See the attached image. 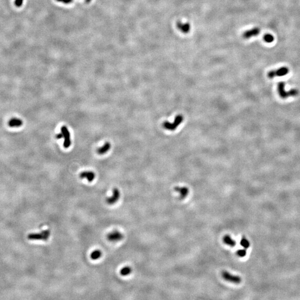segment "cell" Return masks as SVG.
Returning <instances> with one entry per match:
<instances>
[{
  "label": "cell",
  "instance_id": "277c9868",
  "mask_svg": "<svg viewBox=\"0 0 300 300\" xmlns=\"http://www.w3.org/2000/svg\"><path fill=\"white\" fill-rule=\"evenodd\" d=\"M61 133L63 135V138H64V148H70L71 144V136H70V133L69 132V130L67 127L65 126H63L61 127Z\"/></svg>",
  "mask_w": 300,
  "mask_h": 300
},
{
  "label": "cell",
  "instance_id": "ffe728a7",
  "mask_svg": "<svg viewBox=\"0 0 300 300\" xmlns=\"http://www.w3.org/2000/svg\"><path fill=\"white\" fill-rule=\"evenodd\" d=\"M23 2V0H15L14 3H15V5L16 7H20L22 5Z\"/></svg>",
  "mask_w": 300,
  "mask_h": 300
},
{
  "label": "cell",
  "instance_id": "3957f363",
  "mask_svg": "<svg viewBox=\"0 0 300 300\" xmlns=\"http://www.w3.org/2000/svg\"><path fill=\"white\" fill-rule=\"evenodd\" d=\"M222 277L224 280L228 282L234 283L235 284H239L241 282V278L236 275H232L230 272L226 271H223L221 273Z\"/></svg>",
  "mask_w": 300,
  "mask_h": 300
},
{
  "label": "cell",
  "instance_id": "44dd1931",
  "mask_svg": "<svg viewBox=\"0 0 300 300\" xmlns=\"http://www.w3.org/2000/svg\"><path fill=\"white\" fill-rule=\"evenodd\" d=\"M56 138H57V139H61V138H63V135H62V133H60L59 134L56 135Z\"/></svg>",
  "mask_w": 300,
  "mask_h": 300
},
{
  "label": "cell",
  "instance_id": "4fadbf2b",
  "mask_svg": "<svg viewBox=\"0 0 300 300\" xmlns=\"http://www.w3.org/2000/svg\"><path fill=\"white\" fill-rule=\"evenodd\" d=\"M223 241H224V242L225 244H226L229 246L232 247L235 246V245L236 244V241H235L234 240L232 239L231 237L229 235H226L224 237Z\"/></svg>",
  "mask_w": 300,
  "mask_h": 300
},
{
  "label": "cell",
  "instance_id": "7a4b0ae2",
  "mask_svg": "<svg viewBox=\"0 0 300 300\" xmlns=\"http://www.w3.org/2000/svg\"><path fill=\"white\" fill-rule=\"evenodd\" d=\"M289 72V69L287 67H281L276 70H272L268 72L267 77L270 79H274L275 77L284 76Z\"/></svg>",
  "mask_w": 300,
  "mask_h": 300
},
{
  "label": "cell",
  "instance_id": "8fae6325",
  "mask_svg": "<svg viewBox=\"0 0 300 300\" xmlns=\"http://www.w3.org/2000/svg\"><path fill=\"white\" fill-rule=\"evenodd\" d=\"M81 178H86L89 182H92L95 178V174L92 171H84L80 173Z\"/></svg>",
  "mask_w": 300,
  "mask_h": 300
},
{
  "label": "cell",
  "instance_id": "2e32d148",
  "mask_svg": "<svg viewBox=\"0 0 300 300\" xmlns=\"http://www.w3.org/2000/svg\"><path fill=\"white\" fill-rule=\"evenodd\" d=\"M131 272H132V269L131 267L129 266H125L123 267L120 271V274L122 276H125L130 275Z\"/></svg>",
  "mask_w": 300,
  "mask_h": 300
},
{
  "label": "cell",
  "instance_id": "6da1fadb",
  "mask_svg": "<svg viewBox=\"0 0 300 300\" xmlns=\"http://www.w3.org/2000/svg\"><path fill=\"white\" fill-rule=\"evenodd\" d=\"M50 230H46L41 231L40 233L30 234L28 235V239L30 240H42L47 241L50 236Z\"/></svg>",
  "mask_w": 300,
  "mask_h": 300
},
{
  "label": "cell",
  "instance_id": "7c38bea8",
  "mask_svg": "<svg viewBox=\"0 0 300 300\" xmlns=\"http://www.w3.org/2000/svg\"><path fill=\"white\" fill-rule=\"evenodd\" d=\"M8 124L10 127L15 128V127H19L23 125V122L22 120L19 119L18 118L13 117L10 120Z\"/></svg>",
  "mask_w": 300,
  "mask_h": 300
},
{
  "label": "cell",
  "instance_id": "8992f818",
  "mask_svg": "<svg viewBox=\"0 0 300 300\" xmlns=\"http://www.w3.org/2000/svg\"><path fill=\"white\" fill-rule=\"evenodd\" d=\"M277 91L281 98L282 99H287L290 96V90L288 91H286L285 90V83L284 82L281 81L278 82L277 85Z\"/></svg>",
  "mask_w": 300,
  "mask_h": 300
},
{
  "label": "cell",
  "instance_id": "30bf717a",
  "mask_svg": "<svg viewBox=\"0 0 300 300\" xmlns=\"http://www.w3.org/2000/svg\"><path fill=\"white\" fill-rule=\"evenodd\" d=\"M175 190L180 194V197L181 199H184L186 198L189 193V190L186 187L177 186L175 187Z\"/></svg>",
  "mask_w": 300,
  "mask_h": 300
},
{
  "label": "cell",
  "instance_id": "ba28073f",
  "mask_svg": "<svg viewBox=\"0 0 300 300\" xmlns=\"http://www.w3.org/2000/svg\"><path fill=\"white\" fill-rule=\"evenodd\" d=\"M120 197V193L119 189H117V188H114L112 196L107 197L106 199V202L107 204L109 205H113L117 202V201L119 200Z\"/></svg>",
  "mask_w": 300,
  "mask_h": 300
},
{
  "label": "cell",
  "instance_id": "9c48e42d",
  "mask_svg": "<svg viewBox=\"0 0 300 300\" xmlns=\"http://www.w3.org/2000/svg\"><path fill=\"white\" fill-rule=\"evenodd\" d=\"M259 32H260L259 28L254 27L252 29H250L249 30L245 31L243 34V37L246 39H249V38H251L252 37L259 35Z\"/></svg>",
  "mask_w": 300,
  "mask_h": 300
},
{
  "label": "cell",
  "instance_id": "5bb4252c",
  "mask_svg": "<svg viewBox=\"0 0 300 300\" xmlns=\"http://www.w3.org/2000/svg\"><path fill=\"white\" fill-rule=\"evenodd\" d=\"M110 148H111L110 143H106L102 147L99 148L97 150V153L99 155H104L108 151H109Z\"/></svg>",
  "mask_w": 300,
  "mask_h": 300
},
{
  "label": "cell",
  "instance_id": "5b68a950",
  "mask_svg": "<svg viewBox=\"0 0 300 300\" xmlns=\"http://www.w3.org/2000/svg\"><path fill=\"white\" fill-rule=\"evenodd\" d=\"M183 120V117L181 116H177L175 120V121L173 123H170L169 122H165L163 123V127L165 128L166 130H175L176 128L177 127L178 125L180 124L181 122Z\"/></svg>",
  "mask_w": 300,
  "mask_h": 300
},
{
  "label": "cell",
  "instance_id": "e0dca14e",
  "mask_svg": "<svg viewBox=\"0 0 300 300\" xmlns=\"http://www.w3.org/2000/svg\"><path fill=\"white\" fill-rule=\"evenodd\" d=\"M263 39L266 43H272L274 41V37L271 34L266 33L263 37Z\"/></svg>",
  "mask_w": 300,
  "mask_h": 300
},
{
  "label": "cell",
  "instance_id": "ac0fdd59",
  "mask_svg": "<svg viewBox=\"0 0 300 300\" xmlns=\"http://www.w3.org/2000/svg\"><path fill=\"white\" fill-rule=\"evenodd\" d=\"M240 244H241L242 246L244 247L245 249H248V248L249 247V246H250L249 241L246 238H245L244 237H243L242 238V239L241 240Z\"/></svg>",
  "mask_w": 300,
  "mask_h": 300
},
{
  "label": "cell",
  "instance_id": "9a60e30c",
  "mask_svg": "<svg viewBox=\"0 0 300 300\" xmlns=\"http://www.w3.org/2000/svg\"><path fill=\"white\" fill-rule=\"evenodd\" d=\"M101 256H102L101 251L99 249H96L92 252L90 255V257L93 260H96L101 257Z\"/></svg>",
  "mask_w": 300,
  "mask_h": 300
},
{
  "label": "cell",
  "instance_id": "d6986e66",
  "mask_svg": "<svg viewBox=\"0 0 300 300\" xmlns=\"http://www.w3.org/2000/svg\"><path fill=\"white\" fill-rule=\"evenodd\" d=\"M237 254L240 257H244L246 255L247 251L245 249H240L237 251Z\"/></svg>",
  "mask_w": 300,
  "mask_h": 300
},
{
  "label": "cell",
  "instance_id": "52a82bcc",
  "mask_svg": "<svg viewBox=\"0 0 300 300\" xmlns=\"http://www.w3.org/2000/svg\"><path fill=\"white\" fill-rule=\"evenodd\" d=\"M123 235L118 231H114L107 235V238L108 240L111 242L119 241L123 239Z\"/></svg>",
  "mask_w": 300,
  "mask_h": 300
}]
</instances>
